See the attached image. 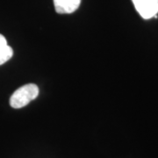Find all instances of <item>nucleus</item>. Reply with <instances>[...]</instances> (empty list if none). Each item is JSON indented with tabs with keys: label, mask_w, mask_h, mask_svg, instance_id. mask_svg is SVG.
Here are the masks:
<instances>
[{
	"label": "nucleus",
	"mask_w": 158,
	"mask_h": 158,
	"mask_svg": "<svg viewBox=\"0 0 158 158\" xmlns=\"http://www.w3.org/2000/svg\"><path fill=\"white\" fill-rule=\"evenodd\" d=\"M39 87L35 84L22 85L11 94L9 100L10 106L13 109L25 107L39 96Z\"/></svg>",
	"instance_id": "nucleus-1"
},
{
	"label": "nucleus",
	"mask_w": 158,
	"mask_h": 158,
	"mask_svg": "<svg viewBox=\"0 0 158 158\" xmlns=\"http://www.w3.org/2000/svg\"><path fill=\"white\" fill-rule=\"evenodd\" d=\"M136 11L144 19L156 17L158 13V0H132Z\"/></svg>",
	"instance_id": "nucleus-2"
},
{
	"label": "nucleus",
	"mask_w": 158,
	"mask_h": 158,
	"mask_svg": "<svg viewBox=\"0 0 158 158\" xmlns=\"http://www.w3.org/2000/svg\"><path fill=\"white\" fill-rule=\"evenodd\" d=\"M82 0H54L55 10L59 14H71L77 11Z\"/></svg>",
	"instance_id": "nucleus-3"
},
{
	"label": "nucleus",
	"mask_w": 158,
	"mask_h": 158,
	"mask_svg": "<svg viewBox=\"0 0 158 158\" xmlns=\"http://www.w3.org/2000/svg\"><path fill=\"white\" fill-rule=\"evenodd\" d=\"M13 56V49L9 45L0 48V66L10 61Z\"/></svg>",
	"instance_id": "nucleus-4"
},
{
	"label": "nucleus",
	"mask_w": 158,
	"mask_h": 158,
	"mask_svg": "<svg viewBox=\"0 0 158 158\" xmlns=\"http://www.w3.org/2000/svg\"><path fill=\"white\" fill-rule=\"evenodd\" d=\"M8 45V43H7V40L6 38L3 35V34H0V48H4V47H6V46Z\"/></svg>",
	"instance_id": "nucleus-5"
}]
</instances>
